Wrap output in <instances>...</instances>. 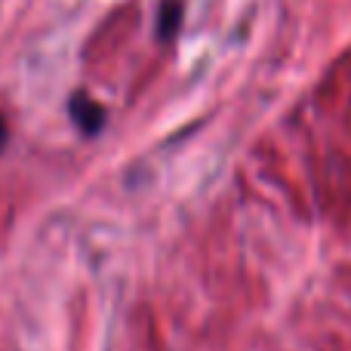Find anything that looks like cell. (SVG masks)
Listing matches in <instances>:
<instances>
[{"instance_id": "obj_3", "label": "cell", "mask_w": 351, "mask_h": 351, "mask_svg": "<svg viewBox=\"0 0 351 351\" xmlns=\"http://www.w3.org/2000/svg\"><path fill=\"white\" fill-rule=\"evenodd\" d=\"M6 136H10V130H6V117L0 114V152H3V145H6Z\"/></svg>"}, {"instance_id": "obj_2", "label": "cell", "mask_w": 351, "mask_h": 351, "mask_svg": "<svg viewBox=\"0 0 351 351\" xmlns=\"http://www.w3.org/2000/svg\"><path fill=\"white\" fill-rule=\"evenodd\" d=\"M179 22H182V3H179V0H170V3L160 6V16H158V34L164 37V40H170L176 31H179Z\"/></svg>"}, {"instance_id": "obj_1", "label": "cell", "mask_w": 351, "mask_h": 351, "mask_svg": "<svg viewBox=\"0 0 351 351\" xmlns=\"http://www.w3.org/2000/svg\"><path fill=\"white\" fill-rule=\"evenodd\" d=\"M71 117H74V123H77L84 133H99L102 123H105V108L96 102V99L77 93V96L71 99Z\"/></svg>"}]
</instances>
